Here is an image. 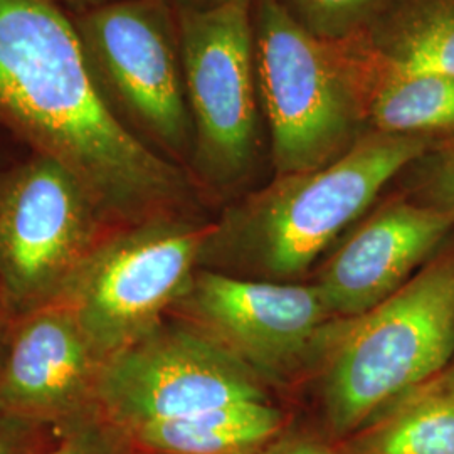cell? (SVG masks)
<instances>
[{
  "label": "cell",
  "mask_w": 454,
  "mask_h": 454,
  "mask_svg": "<svg viewBox=\"0 0 454 454\" xmlns=\"http://www.w3.org/2000/svg\"><path fill=\"white\" fill-rule=\"evenodd\" d=\"M0 123L80 180L112 231L195 207L189 172L103 103L71 17L52 0H0Z\"/></svg>",
  "instance_id": "obj_1"
},
{
  "label": "cell",
  "mask_w": 454,
  "mask_h": 454,
  "mask_svg": "<svg viewBox=\"0 0 454 454\" xmlns=\"http://www.w3.org/2000/svg\"><path fill=\"white\" fill-rule=\"evenodd\" d=\"M436 144L367 131L337 160L278 176L231 207L221 223L212 224L204 258L221 251L270 278L303 275L392 179Z\"/></svg>",
  "instance_id": "obj_2"
},
{
  "label": "cell",
  "mask_w": 454,
  "mask_h": 454,
  "mask_svg": "<svg viewBox=\"0 0 454 454\" xmlns=\"http://www.w3.org/2000/svg\"><path fill=\"white\" fill-rule=\"evenodd\" d=\"M454 358V247L441 251L387 300L350 320L325 373L330 429H362L442 372Z\"/></svg>",
  "instance_id": "obj_3"
},
{
  "label": "cell",
  "mask_w": 454,
  "mask_h": 454,
  "mask_svg": "<svg viewBox=\"0 0 454 454\" xmlns=\"http://www.w3.org/2000/svg\"><path fill=\"white\" fill-rule=\"evenodd\" d=\"M67 14L108 110L146 145L187 170L194 129L176 9L167 0H120Z\"/></svg>",
  "instance_id": "obj_4"
},
{
  "label": "cell",
  "mask_w": 454,
  "mask_h": 454,
  "mask_svg": "<svg viewBox=\"0 0 454 454\" xmlns=\"http://www.w3.org/2000/svg\"><path fill=\"white\" fill-rule=\"evenodd\" d=\"M253 33L276 177L337 160L367 130L335 43L307 31L278 0L253 2Z\"/></svg>",
  "instance_id": "obj_5"
},
{
  "label": "cell",
  "mask_w": 454,
  "mask_h": 454,
  "mask_svg": "<svg viewBox=\"0 0 454 454\" xmlns=\"http://www.w3.org/2000/svg\"><path fill=\"white\" fill-rule=\"evenodd\" d=\"M212 224L159 215L110 231L59 303L69 309L103 362L150 333L187 292Z\"/></svg>",
  "instance_id": "obj_6"
},
{
  "label": "cell",
  "mask_w": 454,
  "mask_h": 454,
  "mask_svg": "<svg viewBox=\"0 0 454 454\" xmlns=\"http://www.w3.org/2000/svg\"><path fill=\"white\" fill-rule=\"evenodd\" d=\"M253 2L209 12H177L194 148L187 167L197 189L226 192L254 167L261 146L260 88Z\"/></svg>",
  "instance_id": "obj_7"
},
{
  "label": "cell",
  "mask_w": 454,
  "mask_h": 454,
  "mask_svg": "<svg viewBox=\"0 0 454 454\" xmlns=\"http://www.w3.org/2000/svg\"><path fill=\"white\" fill-rule=\"evenodd\" d=\"M110 231L61 163L31 152L0 170V292L14 317L58 301Z\"/></svg>",
  "instance_id": "obj_8"
},
{
  "label": "cell",
  "mask_w": 454,
  "mask_h": 454,
  "mask_svg": "<svg viewBox=\"0 0 454 454\" xmlns=\"http://www.w3.org/2000/svg\"><path fill=\"white\" fill-rule=\"evenodd\" d=\"M251 401H266L260 373L184 318L106 360L98 386L99 416L120 433Z\"/></svg>",
  "instance_id": "obj_9"
},
{
  "label": "cell",
  "mask_w": 454,
  "mask_h": 454,
  "mask_svg": "<svg viewBox=\"0 0 454 454\" xmlns=\"http://www.w3.org/2000/svg\"><path fill=\"white\" fill-rule=\"evenodd\" d=\"M174 311L256 372L285 373L309 357L332 318L320 290L197 270Z\"/></svg>",
  "instance_id": "obj_10"
},
{
  "label": "cell",
  "mask_w": 454,
  "mask_h": 454,
  "mask_svg": "<svg viewBox=\"0 0 454 454\" xmlns=\"http://www.w3.org/2000/svg\"><path fill=\"white\" fill-rule=\"evenodd\" d=\"M105 362L63 303L14 320L0 365V411L34 424L69 427L98 411Z\"/></svg>",
  "instance_id": "obj_11"
},
{
  "label": "cell",
  "mask_w": 454,
  "mask_h": 454,
  "mask_svg": "<svg viewBox=\"0 0 454 454\" xmlns=\"http://www.w3.org/2000/svg\"><path fill=\"white\" fill-rule=\"evenodd\" d=\"M454 229V212L401 195L358 227L328 261L317 288L332 317L354 320L404 286Z\"/></svg>",
  "instance_id": "obj_12"
},
{
  "label": "cell",
  "mask_w": 454,
  "mask_h": 454,
  "mask_svg": "<svg viewBox=\"0 0 454 454\" xmlns=\"http://www.w3.org/2000/svg\"><path fill=\"white\" fill-rule=\"evenodd\" d=\"M365 130L448 140L454 137V78L386 65L356 37L333 41Z\"/></svg>",
  "instance_id": "obj_13"
},
{
  "label": "cell",
  "mask_w": 454,
  "mask_h": 454,
  "mask_svg": "<svg viewBox=\"0 0 454 454\" xmlns=\"http://www.w3.org/2000/svg\"><path fill=\"white\" fill-rule=\"evenodd\" d=\"M281 424V412L268 401H251L179 419L146 422L121 434L152 454H241L268 442Z\"/></svg>",
  "instance_id": "obj_14"
},
{
  "label": "cell",
  "mask_w": 454,
  "mask_h": 454,
  "mask_svg": "<svg viewBox=\"0 0 454 454\" xmlns=\"http://www.w3.org/2000/svg\"><path fill=\"white\" fill-rule=\"evenodd\" d=\"M352 37L386 65L454 78V0H387Z\"/></svg>",
  "instance_id": "obj_15"
},
{
  "label": "cell",
  "mask_w": 454,
  "mask_h": 454,
  "mask_svg": "<svg viewBox=\"0 0 454 454\" xmlns=\"http://www.w3.org/2000/svg\"><path fill=\"white\" fill-rule=\"evenodd\" d=\"M348 454H454V375L444 369L386 409Z\"/></svg>",
  "instance_id": "obj_16"
},
{
  "label": "cell",
  "mask_w": 454,
  "mask_h": 454,
  "mask_svg": "<svg viewBox=\"0 0 454 454\" xmlns=\"http://www.w3.org/2000/svg\"><path fill=\"white\" fill-rule=\"evenodd\" d=\"M307 31L324 41L362 33L387 0H278Z\"/></svg>",
  "instance_id": "obj_17"
},
{
  "label": "cell",
  "mask_w": 454,
  "mask_h": 454,
  "mask_svg": "<svg viewBox=\"0 0 454 454\" xmlns=\"http://www.w3.org/2000/svg\"><path fill=\"white\" fill-rule=\"evenodd\" d=\"M407 197L441 211L454 212V137L431 146L411 163Z\"/></svg>",
  "instance_id": "obj_18"
},
{
  "label": "cell",
  "mask_w": 454,
  "mask_h": 454,
  "mask_svg": "<svg viewBox=\"0 0 454 454\" xmlns=\"http://www.w3.org/2000/svg\"><path fill=\"white\" fill-rule=\"evenodd\" d=\"M118 438H121V433L98 414L71 426L58 446L33 454H114Z\"/></svg>",
  "instance_id": "obj_19"
},
{
  "label": "cell",
  "mask_w": 454,
  "mask_h": 454,
  "mask_svg": "<svg viewBox=\"0 0 454 454\" xmlns=\"http://www.w3.org/2000/svg\"><path fill=\"white\" fill-rule=\"evenodd\" d=\"M37 426L0 411V454H33Z\"/></svg>",
  "instance_id": "obj_20"
},
{
  "label": "cell",
  "mask_w": 454,
  "mask_h": 454,
  "mask_svg": "<svg viewBox=\"0 0 454 454\" xmlns=\"http://www.w3.org/2000/svg\"><path fill=\"white\" fill-rule=\"evenodd\" d=\"M177 12H209L238 0H167Z\"/></svg>",
  "instance_id": "obj_21"
},
{
  "label": "cell",
  "mask_w": 454,
  "mask_h": 454,
  "mask_svg": "<svg viewBox=\"0 0 454 454\" xmlns=\"http://www.w3.org/2000/svg\"><path fill=\"white\" fill-rule=\"evenodd\" d=\"M14 320H16V317L9 307L7 300L4 298V294L0 292V365H2V358L5 354V347H7V341H9V335H11Z\"/></svg>",
  "instance_id": "obj_22"
},
{
  "label": "cell",
  "mask_w": 454,
  "mask_h": 454,
  "mask_svg": "<svg viewBox=\"0 0 454 454\" xmlns=\"http://www.w3.org/2000/svg\"><path fill=\"white\" fill-rule=\"evenodd\" d=\"M266 454H332L328 453L324 448L313 444V442H305V441H292V442H283L279 446L273 448L271 451Z\"/></svg>",
  "instance_id": "obj_23"
},
{
  "label": "cell",
  "mask_w": 454,
  "mask_h": 454,
  "mask_svg": "<svg viewBox=\"0 0 454 454\" xmlns=\"http://www.w3.org/2000/svg\"><path fill=\"white\" fill-rule=\"evenodd\" d=\"M52 2L58 4L59 7H63L66 12H82V11L110 5V4L120 2V0H52Z\"/></svg>",
  "instance_id": "obj_24"
},
{
  "label": "cell",
  "mask_w": 454,
  "mask_h": 454,
  "mask_svg": "<svg viewBox=\"0 0 454 454\" xmlns=\"http://www.w3.org/2000/svg\"><path fill=\"white\" fill-rule=\"evenodd\" d=\"M446 369H448V372L453 373V375H454V358H453V360H451V364H450V365H448V367H446Z\"/></svg>",
  "instance_id": "obj_25"
}]
</instances>
